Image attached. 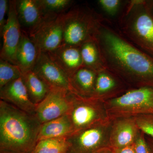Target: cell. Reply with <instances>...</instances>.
<instances>
[{
    "instance_id": "6",
    "label": "cell",
    "mask_w": 153,
    "mask_h": 153,
    "mask_svg": "<svg viewBox=\"0 0 153 153\" xmlns=\"http://www.w3.org/2000/svg\"><path fill=\"white\" fill-rule=\"evenodd\" d=\"M71 96L72 106L68 114L74 133L110 119L105 101L81 97L73 93Z\"/></svg>"
},
{
    "instance_id": "9",
    "label": "cell",
    "mask_w": 153,
    "mask_h": 153,
    "mask_svg": "<svg viewBox=\"0 0 153 153\" xmlns=\"http://www.w3.org/2000/svg\"><path fill=\"white\" fill-rule=\"evenodd\" d=\"M68 91L51 89L48 95L37 105L35 115L42 124L68 114L72 106V96Z\"/></svg>"
},
{
    "instance_id": "27",
    "label": "cell",
    "mask_w": 153,
    "mask_h": 153,
    "mask_svg": "<svg viewBox=\"0 0 153 153\" xmlns=\"http://www.w3.org/2000/svg\"><path fill=\"white\" fill-rule=\"evenodd\" d=\"M134 145L136 153H152L145 134L141 131L137 137Z\"/></svg>"
},
{
    "instance_id": "10",
    "label": "cell",
    "mask_w": 153,
    "mask_h": 153,
    "mask_svg": "<svg viewBox=\"0 0 153 153\" xmlns=\"http://www.w3.org/2000/svg\"><path fill=\"white\" fill-rule=\"evenodd\" d=\"M3 30L1 59L15 64V57L22 36V30L17 16L16 1H9L7 18ZM16 65V64H15Z\"/></svg>"
},
{
    "instance_id": "4",
    "label": "cell",
    "mask_w": 153,
    "mask_h": 153,
    "mask_svg": "<svg viewBox=\"0 0 153 153\" xmlns=\"http://www.w3.org/2000/svg\"><path fill=\"white\" fill-rule=\"evenodd\" d=\"M63 29L62 45L80 47L95 38L101 21L100 16L88 7H77L62 14Z\"/></svg>"
},
{
    "instance_id": "21",
    "label": "cell",
    "mask_w": 153,
    "mask_h": 153,
    "mask_svg": "<svg viewBox=\"0 0 153 153\" xmlns=\"http://www.w3.org/2000/svg\"><path fill=\"white\" fill-rule=\"evenodd\" d=\"M79 47L84 67L96 72L105 68L95 38L86 41Z\"/></svg>"
},
{
    "instance_id": "1",
    "label": "cell",
    "mask_w": 153,
    "mask_h": 153,
    "mask_svg": "<svg viewBox=\"0 0 153 153\" xmlns=\"http://www.w3.org/2000/svg\"><path fill=\"white\" fill-rule=\"evenodd\" d=\"M95 38L105 68L136 88L153 87L152 57L131 43L104 19Z\"/></svg>"
},
{
    "instance_id": "26",
    "label": "cell",
    "mask_w": 153,
    "mask_h": 153,
    "mask_svg": "<svg viewBox=\"0 0 153 153\" xmlns=\"http://www.w3.org/2000/svg\"><path fill=\"white\" fill-rule=\"evenodd\" d=\"M98 3L105 13L113 17L120 12L123 2L120 0H99Z\"/></svg>"
},
{
    "instance_id": "3",
    "label": "cell",
    "mask_w": 153,
    "mask_h": 153,
    "mask_svg": "<svg viewBox=\"0 0 153 153\" xmlns=\"http://www.w3.org/2000/svg\"><path fill=\"white\" fill-rule=\"evenodd\" d=\"M148 2H129L119 21L120 32L129 41L153 57V18Z\"/></svg>"
},
{
    "instance_id": "16",
    "label": "cell",
    "mask_w": 153,
    "mask_h": 153,
    "mask_svg": "<svg viewBox=\"0 0 153 153\" xmlns=\"http://www.w3.org/2000/svg\"><path fill=\"white\" fill-rule=\"evenodd\" d=\"M47 53L69 78L78 69L84 67L79 47L62 45Z\"/></svg>"
},
{
    "instance_id": "11",
    "label": "cell",
    "mask_w": 153,
    "mask_h": 153,
    "mask_svg": "<svg viewBox=\"0 0 153 153\" xmlns=\"http://www.w3.org/2000/svg\"><path fill=\"white\" fill-rule=\"evenodd\" d=\"M33 71L48 85L50 90H66L71 92L70 78L48 53L40 52Z\"/></svg>"
},
{
    "instance_id": "32",
    "label": "cell",
    "mask_w": 153,
    "mask_h": 153,
    "mask_svg": "<svg viewBox=\"0 0 153 153\" xmlns=\"http://www.w3.org/2000/svg\"><path fill=\"white\" fill-rule=\"evenodd\" d=\"M0 153H15L13 152H10V151H0Z\"/></svg>"
},
{
    "instance_id": "24",
    "label": "cell",
    "mask_w": 153,
    "mask_h": 153,
    "mask_svg": "<svg viewBox=\"0 0 153 153\" xmlns=\"http://www.w3.org/2000/svg\"><path fill=\"white\" fill-rule=\"evenodd\" d=\"M41 7L46 14L59 15L71 5L70 0H39Z\"/></svg>"
},
{
    "instance_id": "8",
    "label": "cell",
    "mask_w": 153,
    "mask_h": 153,
    "mask_svg": "<svg viewBox=\"0 0 153 153\" xmlns=\"http://www.w3.org/2000/svg\"><path fill=\"white\" fill-rule=\"evenodd\" d=\"M62 14H47L38 29L29 36L40 52L49 53L62 46L63 38Z\"/></svg>"
},
{
    "instance_id": "19",
    "label": "cell",
    "mask_w": 153,
    "mask_h": 153,
    "mask_svg": "<svg viewBox=\"0 0 153 153\" xmlns=\"http://www.w3.org/2000/svg\"><path fill=\"white\" fill-rule=\"evenodd\" d=\"M74 133V128L69 115H64L41 125L38 141L52 138L68 137Z\"/></svg>"
},
{
    "instance_id": "14",
    "label": "cell",
    "mask_w": 153,
    "mask_h": 153,
    "mask_svg": "<svg viewBox=\"0 0 153 153\" xmlns=\"http://www.w3.org/2000/svg\"><path fill=\"white\" fill-rule=\"evenodd\" d=\"M1 100L25 112L35 114L36 105L29 97L22 76L0 88Z\"/></svg>"
},
{
    "instance_id": "28",
    "label": "cell",
    "mask_w": 153,
    "mask_h": 153,
    "mask_svg": "<svg viewBox=\"0 0 153 153\" xmlns=\"http://www.w3.org/2000/svg\"><path fill=\"white\" fill-rule=\"evenodd\" d=\"M9 1L7 0H0V34L1 36L6 21L5 17L7 12H8Z\"/></svg>"
},
{
    "instance_id": "29",
    "label": "cell",
    "mask_w": 153,
    "mask_h": 153,
    "mask_svg": "<svg viewBox=\"0 0 153 153\" xmlns=\"http://www.w3.org/2000/svg\"><path fill=\"white\" fill-rule=\"evenodd\" d=\"M112 149L114 153H136L134 144L124 147Z\"/></svg>"
},
{
    "instance_id": "31",
    "label": "cell",
    "mask_w": 153,
    "mask_h": 153,
    "mask_svg": "<svg viewBox=\"0 0 153 153\" xmlns=\"http://www.w3.org/2000/svg\"><path fill=\"white\" fill-rule=\"evenodd\" d=\"M146 139L148 143H149V145L150 146L152 152V153H153V139L149 137V138H148Z\"/></svg>"
},
{
    "instance_id": "30",
    "label": "cell",
    "mask_w": 153,
    "mask_h": 153,
    "mask_svg": "<svg viewBox=\"0 0 153 153\" xmlns=\"http://www.w3.org/2000/svg\"><path fill=\"white\" fill-rule=\"evenodd\" d=\"M95 153H114L112 149L111 148H105L102 149Z\"/></svg>"
},
{
    "instance_id": "17",
    "label": "cell",
    "mask_w": 153,
    "mask_h": 153,
    "mask_svg": "<svg viewBox=\"0 0 153 153\" xmlns=\"http://www.w3.org/2000/svg\"><path fill=\"white\" fill-rule=\"evenodd\" d=\"M22 32L21 41L16 53L15 64L19 66L23 74L33 71L40 52L27 34Z\"/></svg>"
},
{
    "instance_id": "25",
    "label": "cell",
    "mask_w": 153,
    "mask_h": 153,
    "mask_svg": "<svg viewBox=\"0 0 153 153\" xmlns=\"http://www.w3.org/2000/svg\"><path fill=\"white\" fill-rule=\"evenodd\" d=\"M134 117L140 131L153 139V115H143Z\"/></svg>"
},
{
    "instance_id": "7",
    "label": "cell",
    "mask_w": 153,
    "mask_h": 153,
    "mask_svg": "<svg viewBox=\"0 0 153 153\" xmlns=\"http://www.w3.org/2000/svg\"><path fill=\"white\" fill-rule=\"evenodd\" d=\"M112 123L110 119L72 134L68 137L69 146L66 153H95L102 149L110 147Z\"/></svg>"
},
{
    "instance_id": "22",
    "label": "cell",
    "mask_w": 153,
    "mask_h": 153,
    "mask_svg": "<svg viewBox=\"0 0 153 153\" xmlns=\"http://www.w3.org/2000/svg\"><path fill=\"white\" fill-rule=\"evenodd\" d=\"M68 137L38 141L32 153H66L69 148Z\"/></svg>"
},
{
    "instance_id": "13",
    "label": "cell",
    "mask_w": 153,
    "mask_h": 153,
    "mask_svg": "<svg viewBox=\"0 0 153 153\" xmlns=\"http://www.w3.org/2000/svg\"><path fill=\"white\" fill-rule=\"evenodd\" d=\"M111 120L110 147L118 149L134 144L140 131L134 118L120 117Z\"/></svg>"
},
{
    "instance_id": "18",
    "label": "cell",
    "mask_w": 153,
    "mask_h": 153,
    "mask_svg": "<svg viewBox=\"0 0 153 153\" xmlns=\"http://www.w3.org/2000/svg\"><path fill=\"white\" fill-rule=\"evenodd\" d=\"M97 72L82 67L70 77L71 92L85 98H91L93 95Z\"/></svg>"
},
{
    "instance_id": "15",
    "label": "cell",
    "mask_w": 153,
    "mask_h": 153,
    "mask_svg": "<svg viewBox=\"0 0 153 153\" xmlns=\"http://www.w3.org/2000/svg\"><path fill=\"white\" fill-rule=\"evenodd\" d=\"M123 81L106 68L97 72L93 95L91 98L105 101L122 94Z\"/></svg>"
},
{
    "instance_id": "2",
    "label": "cell",
    "mask_w": 153,
    "mask_h": 153,
    "mask_svg": "<svg viewBox=\"0 0 153 153\" xmlns=\"http://www.w3.org/2000/svg\"><path fill=\"white\" fill-rule=\"evenodd\" d=\"M41 124L35 115L0 101V151L32 153Z\"/></svg>"
},
{
    "instance_id": "23",
    "label": "cell",
    "mask_w": 153,
    "mask_h": 153,
    "mask_svg": "<svg viewBox=\"0 0 153 153\" xmlns=\"http://www.w3.org/2000/svg\"><path fill=\"white\" fill-rule=\"evenodd\" d=\"M22 76V71L19 66L0 59V88Z\"/></svg>"
},
{
    "instance_id": "5",
    "label": "cell",
    "mask_w": 153,
    "mask_h": 153,
    "mask_svg": "<svg viewBox=\"0 0 153 153\" xmlns=\"http://www.w3.org/2000/svg\"><path fill=\"white\" fill-rule=\"evenodd\" d=\"M105 102L111 119L153 115V87L131 88Z\"/></svg>"
},
{
    "instance_id": "12",
    "label": "cell",
    "mask_w": 153,
    "mask_h": 153,
    "mask_svg": "<svg viewBox=\"0 0 153 153\" xmlns=\"http://www.w3.org/2000/svg\"><path fill=\"white\" fill-rule=\"evenodd\" d=\"M16 7L22 31L29 36L38 29L47 15L39 0H18Z\"/></svg>"
},
{
    "instance_id": "20",
    "label": "cell",
    "mask_w": 153,
    "mask_h": 153,
    "mask_svg": "<svg viewBox=\"0 0 153 153\" xmlns=\"http://www.w3.org/2000/svg\"><path fill=\"white\" fill-rule=\"evenodd\" d=\"M22 78L29 97L36 106L48 95L50 88L33 71L23 73Z\"/></svg>"
}]
</instances>
